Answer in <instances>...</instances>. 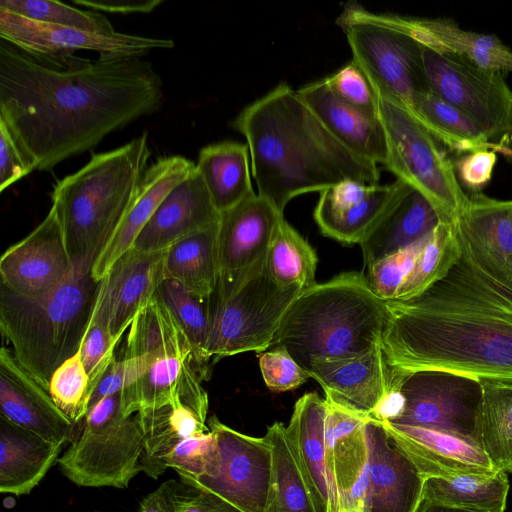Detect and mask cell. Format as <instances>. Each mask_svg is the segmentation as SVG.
Returning a JSON list of instances; mask_svg holds the SVG:
<instances>
[{"instance_id":"7c38bea8","label":"cell","mask_w":512,"mask_h":512,"mask_svg":"<svg viewBox=\"0 0 512 512\" xmlns=\"http://www.w3.org/2000/svg\"><path fill=\"white\" fill-rule=\"evenodd\" d=\"M147 352H155L149 371L122 390V411L126 416L181 402L206 421L208 394L193 347L176 319L156 329L149 338Z\"/></svg>"},{"instance_id":"74e56055","label":"cell","mask_w":512,"mask_h":512,"mask_svg":"<svg viewBox=\"0 0 512 512\" xmlns=\"http://www.w3.org/2000/svg\"><path fill=\"white\" fill-rule=\"evenodd\" d=\"M509 481L505 471L496 474L426 478L421 497L444 504L486 512H505Z\"/></svg>"},{"instance_id":"836d02e7","label":"cell","mask_w":512,"mask_h":512,"mask_svg":"<svg viewBox=\"0 0 512 512\" xmlns=\"http://www.w3.org/2000/svg\"><path fill=\"white\" fill-rule=\"evenodd\" d=\"M218 228L219 221L171 245L165 253V280L177 282L197 297L211 298L219 276Z\"/></svg>"},{"instance_id":"60d3db41","label":"cell","mask_w":512,"mask_h":512,"mask_svg":"<svg viewBox=\"0 0 512 512\" xmlns=\"http://www.w3.org/2000/svg\"><path fill=\"white\" fill-rule=\"evenodd\" d=\"M461 253L457 226L454 222H440L427 240L408 278L395 300L413 299L442 279Z\"/></svg>"},{"instance_id":"603a6c76","label":"cell","mask_w":512,"mask_h":512,"mask_svg":"<svg viewBox=\"0 0 512 512\" xmlns=\"http://www.w3.org/2000/svg\"><path fill=\"white\" fill-rule=\"evenodd\" d=\"M391 197L359 243L363 264L394 254L427 236L440 217L418 190L396 179Z\"/></svg>"},{"instance_id":"816d5d0a","label":"cell","mask_w":512,"mask_h":512,"mask_svg":"<svg viewBox=\"0 0 512 512\" xmlns=\"http://www.w3.org/2000/svg\"><path fill=\"white\" fill-rule=\"evenodd\" d=\"M38 169L36 160L19 144L0 120V192Z\"/></svg>"},{"instance_id":"3957f363","label":"cell","mask_w":512,"mask_h":512,"mask_svg":"<svg viewBox=\"0 0 512 512\" xmlns=\"http://www.w3.org/2000/svg\"><path fill=\"white\" fill-rule=\"evenodd\" d=\"M231 125L246 139L258 194L282 214L296 196L344 180L379 184L377 164L339 142L285 82L245 107Z\"/></svg>"},{"instance_id":"2e32d148","label":"cell","mask_w":512,"mask_h":512,"mask_svg":"<svg viewBox=\"0 0 512 512\" xmlns=\"http://www.w3.org/2000/svg\"><path fill=\"white\" fill-rule=\"evenodd\" d=\"M208 427L216 438L217 469L185 485L216 494L242 512H264L272 469L268 440L236 431L216 416L209 418Z\"/></svg>"},{"instance_id":"484cf974","label":"cell","mask_w":512,"mask_h":512,"mask_svg":"<svg viewBox=\"0 0 512 512\" xmlns=\"http://www.w3.org/2000/svg\"><path fill=\"white\" fill-rule=\"evenodd\" d=\"M195 170L196 163L180 155L159 158L147 167L131 209L91 268L94 280L99 282L112 265L133 247L165 197Z\"/></svg>"},{"instance_id":"7dc6e473","label":"cell","mask_w":512,"mask_h":512,"mask_svg":"<svg viewBox=\"0 0 512 512\" xmlns=\"http://www.w3.org/2000/svg\"><path fill=\"white\" fill-rule=\"evenodd\" d=\"M120 339L111 333L105 318L93 310L80 347L81 360L89 376L91 395L115 359L114 351Z\"/></svg>"},{"instance_id":"ffe728a7","label":"cell","mask_w":512,"mask_h":512,"mask_svg":"<svg viewBox=\"0 0 512 512\" xmlns=\"http://www.w3.org/2000/svg\"><path fill=\"white\" fill-rule=\"evenodd\" d=\"M380 423L424 479L490 476L499 471L484 450L469 439L424 427Z\"/></svg>"},{"instance_id":"db71d44e","label":"cell","mask_w":512,"mask_h":512,"mask_svg":"<svg viewBox=\"0 0 512 512\" xmlns=\"http://www.w3.org/2000/svg\"><path fill=\"white\" fill-rule=\"evenodd\" d=\"M181 486L178 512H242L223 498L195 487Z\"/></svg>"},{"instance_id":"5b68a950","label":"cell","mask_w":512,"mask_h":512,"mask_svg":"<svg viewBox=\"0 0 512 512\" xmlns=\"http://www.w3.org/2000/svg\"><path fill=\"white\" fill-rule=\"evenodd\" d=\"M151 156L148 135L92 154L51 193L74 269L91 270L131 209Z\"/></svg>"},{"instance_id":"d6a6232c","label":"cell","mask_w":512,"mask_h":512,"mask_svg":"<svg viewBox=\"0 0 512 512\" xmlns=\"http://www.w3.org/2000/svg\"><path fill=\"white\" fill-rule=\"evenodd\" d=\"M247 144L223 141L203 147L196 167L222 213L255 194Z\"/></svg>"},{"instance_id":"277c9868","label":"cell","mask_w":512,"mask_h":512,"mask_svg":"<svg viewBox=\"0 0 512 512\" xmlns=\"http://www.w3.org/2000/svg\"><path fill=\"white\" fill-rule=\"evenodd\" d=\"M387 302L361 272H344L303 290L270 347L281 346L309 373L313 363L363 355L381 344Z\"/></svg>"},{"instance_id":"cb8c5ba5","label":"cell","mask_w":512,"mask_h":512,"mask_svg":"<svg viewBox=\"0 0 512 512\" xmlns=\"http://www.w3.org/2000/svg\"><path fill=\"white\" fill-rule=\"evenodd\" d=\"M365 429L370 453L366 512H414L424 478L379 421L369 419Z\"/></svg>"},{"instance_id":"1f68e13d","label":"cell","mask_w":512,"mask_h":512,"mask_svg":"<svg viewBox=\"0 0 512 512\" xmlns=\"http://www.w3.org/2000/svg\"><path fill=\"white\" fill-rule=\"evenodd\" d=\"M63 446L0 418L1 493L28 495L58 462Z\"/></svg>"},{"instance_id":"5bb4252c","label":"cell","mask_w":512,"mask_h":512,"mask_svg":"<svg viewBox=\"0 0 512 512\" xmlns=\"http://www.w3.org/2000/svg\"><path fill=\"white\" fill-rule=\"evenodd\" d=\"M0 37L42 61L67 66L80 58L77 50L98 53L100 58H141L154 49H170L171 39L124 33L104 35L75 28L33 21L0 8Z\"/></svg>"},{"instance_id":"e575fe53","label":"cell","mask_w":512,"mask_h":512,"mask_svg":"<svg viewBox=\"0 0 512 512\" xmlns=\"http://www.w3.org/2000/svg\"><path fill=\"white\" fill-rule=\"evenodd\" d=\"M143 434L142 472L157 479L167 455L186 438L209 430L206 421L181 402L135 414Z\"/></svg>"},{"instance_id":"4dcf8cb0","label":"cell","mask_w":512,"mask_h":512,"mask_svg":"<svg viewBox=\"0 0 512 512\" xmlns=\"http://www.w3.org/2000/svg\"><path fill=\"white\" fill-rule=\"evenodd\" d=\"M456 222L491 269L512 284V200L471 193Z\"/></svg>"},{"instance_id":"6da1fadb","label":"cell","mask_w":512,"mask_h":512,"mask_svg":"<svg viewBox=\"0 0 512 512\" xmlns=\"http://www.w3.org/2000/svg\"><path fill=\"white\" fill-rule=\"evenodd\" d=\"M163 83L141 58H80L58 66L0 44V120L47 171L157 112Z\"/></svg>"},{"instance_id":"9a60e30c","label":"cell","mask_w":512,"mask_h":512,"mask_svg":"<svg viewBox=\"0 0 512 512\" xmlns=\"http://www.w3.org/2000/svg\"><path fill=\"white\" fill-rule=\"evenodd\" d=\"M283 216L258 193L220 213L214 299H228L265 268L274 230Z\"/></svg>"},{"instance_id":"83f0119b","label":"cell","mask_w":512,"mask_h":512,"mask_svg":"<svg viewBox=\"0 0 512 512\" xmlns=\"http://www.w3.org/2000/svg\"><path fill=\"white\" fill-rule=\"evenodd\" d=\"M394 183L344 180L319 192L314 219L323 235L359 244L392 195Z\"/></svg>"},{"instance_id":"9f6ffc18","label":"cell","mask_w":512,"mask_h":512,"mask_svg":"<svg viewBox=\"0 0 512 512\" xmlns=\"http://www.w3.org/2000/svg\"><path fill=\"white\" fill-rule=\"evenodd\" d=\"M75 4L95 10L109 13H150L158 7L162 0L147 1H116V0H74Z\"/></svg>"},{"instance_id":"91938a15","label":"cell","mask_w":512,"mask_h":512,"mask_svg":"<svg viewBox=\"0 0 512 512\" xmlns=\"http://www.w3.org/2000/svg\"><path fill=\"white\" fill-rule=\"evenodd\" d=\"M498 144L503 145L512 150V131Z\"/></svg>"},{"instance_id":"681fc988","label":"cell","mask_w":512,"mask_h":512,"mask_svg":"<svg viewBox=\"0 0 512 512\" xmlns=\"http://www.w3.org/2000/svg\"><path fill=\"white\" fill-rule=\"evenodd\" d=\"M156 357L155 352L135 357L116 358L104 372L100 382L93 391L88 410L101 399L120 392L142 378L151 368Z\"/></svg>"},{"instance_id":"52a82bcc","label":"cell","mask_w":512,"mask_h":512,"mask_svg":"<svg viewBox=\"0 0 512 512\" xmlns=\"http://www.w3.org/2000/svg\"><path fill=\"white\" fill-rule=\"evenodd\" d=\"M370 83V82H369ZM371 85V84H370ZM386 144V169L424 195L441 222H454L469 200L444 147L392 95L371 85Z\"/></svg>"},{"instance_id":"6f0895ef","label":"cell","mask_w":512,"mask_h":512,"mask_svg":"<svg viewBox=\"0 0 512 512\" xmlns=\"http://www.w3.org/2000/svg\"><path fill=\"white\" fill-rule=\"evenodd\" d=\"M414 512H486L444 504L421 497Z\"/></svg>"},{"instance_id":"d590c367","label":"cell","mask_w":512,"mask_h":512,"mask_svg":"<svg viewBox=\"0 0 512 512\" xmlns=\"http://www.w3.org/2000/svg\"><path fill=\"white\" fill-rule=\"evenodd\" d=\"M411 113L443 147L457 154L494 146L470 117L431 91L418 97Z\"/></svg>"},{"instance_id":"f1b7e54d","label":"cell","mask_w":512,"mask_h":512,"mask_svg":"<svg viewBox=\"0 0 512 512\" xmlns=\"http://www.w3.org/2000/svg\"><path fill=\"white\" fill-rule=\"evenodd\" d=\"M381 15L423 47L465 57L484 68L512 72V50L495 35L465 30L445 17Z\"/></svg>"},{"instance_id":"4316f807","label":"cell","mask_w":512,"mask_h":512,"mask_svg":"<svg viewBox=\"0 0 512 512\" xmlns=\"http://www.w3.org/2000/svg\"><path fill=\"white\" fill-rule=\"evenodd\" d=\"M325 399L315 392L305 393L285 426L296 465L309 490L317 512H340L325 462Z\"/></svg>"},{"instance_id":"f35d334b","label":"cell","mask_w":512,"mask_h":512,"mask_svg":"<svg viewBox=\"0 0 512 512\" xmlns=\"http://www.w3.org/2000/svg\"><path fill=\"white\" fill-rule=\"evenodd\" d=\"M479 445L494 465L512 473V386L481 381Z\"/></svg>"},{"instance_id":"c3c4849f","label":"cell","mask_w":512,"mask_h":512,"mask_svg":"<svg viewBox=\"0 0 512 512\" xmlns=\"http://www.w3.org/2000/svg\"><path fill=\"white\" fill-rule=\"evenodd\" d=\"M324 79L339 99L363 112L378 115L375 93L361 68L352 60Z\"/></svg>"},{"instance_id":"4fadbf2b","label":"cell","mask_w":512,"mask_h":512,"mask_svg":"<svg viewBox=\"0 0 512 512\" xmlns=\"http://www.w3.org/2000/svg\"><path fill=\"white\" fill-rule=\"evenodd\" d=\"M397 371L405 406L392 423L452 433L479 445L480 380L440 370Z\"/></svg>"},{"instance_id":"f5cc1de1","label":"cell","mask_w":512,"mask_h":512,"mask_svg":"<svg viewBox=\"0 0 512 512\" xmlns=\"http://www.w3.org/2000/svg\"><path fill=\"white\" fill-rule=\"evenodd\" d=\"M496 163L497 153L482 149L462 154L453 165L458 181L471 193H476L490 182Z\"/></svg>"},{"instance_id":"9c48e42d","label":"cell","mask_w":512,"mask_h":512,"mask_svg":"<svg viewBox=\"0 0 512 512\" xmlns=\"http://www.w3.org/2000/svg\"><path fill=\"white\" fill-rule=\"evenodd\" d=\"M336 24L346 36L357 64L368 81L402 102L410 111L429 92L422 51L411 36L387 22L381 13L348 1Z\"/></svg>"},{"instance_id":"11a10c76","label":"cell","mask_w":512,"mask_h":512,"mask_svg":"<svg viewBox=\"0 0 512 512\" xmlns=\"http://www.w3.org/2000/svg\"><path fill=\"white\" fill-rule=\"evenodd\" d=\"M181 486L173 479L163 482L142 499L139 512H178Z\"/></svg>"},{"instance_id":"ee69618b","label":"cell","mask_w":512,"mask_h":512,"mask_svg":"<svg viewBox=\"0 0 512 512\" xmlns=\"http://www.w3.org/2000/svg\"><path fill=\"white\" fill-rule=\"evenodd\" d=\"M48 391L57 407L75 426L83 421L91 390L80 349L54 371Z\"/></svg>"},{"instance_id":"30bf717a","label":"cell","mask_w":512,"mask_h":512,"mask_svg":"<svg viewBox=\"0 0 512 512\" xmlns=\"http://www.w3.org/2000/svg\"><path fill=\"white\" fill-rule=\"evenodd\" d=\"M303 290L281 287L266 266L224 301H210L206 344L209 365L239 353L269 348L290 305Z\"/></svg>"},{"instance_id":"680465c9","label":"cell","mask_w":512,"mask_h":512,"mask_svg":"<svg viewBox=\"0 0 512 512\" xmlns=\"http://www.w3.org/2000/svg\"><path fill=\"white\" fill-rule=\"evenodd\" d=\"M492 150H494L497 154L500 153V154H503L505 156H508L510 158H512V150H510L509 148L503 146V145H500L498 143H494V146L492 147Z\"/></svg>"},{"instance_id":"d4e9b609","label":"cell","mask_w":512,"mask_h":512,"mask_svg":"<svg viewBox=\"0 0 512 512\" xmlns=\"http://www.w3.org/2000/svg\"><path fill=\"white\" fill-rule=\"evenodd\" d=\"M220 219L208 189L196 170L165 197L136 238L133 247L143 252L167 250L177 241Z\"/></svg>"},{"instance_id":"ac0fdd59","label":"cell","mask_w":512,"mask_h":512,"mask_svg":"<svg viewBox=\"0 0 512 512\" xmlns=\"http://www.w3.org/2000/svg\"><path fill=\"white\" fill-rule=\"evenodd\" d=\"M326 405L325 462L339 510L366 512L370 453L365 425L370 418Z\"/></svg>"},{"instance_id":"ba28073f","label":"cell","mask_w":512,"mask_h":512,"mask_svg":"<svg viewBox=\"0 0 512 512\" xmlns=\"http://www.w3.org/2000/svg\"><path fill=\"white\" fill-rule=\"evenodd\" d=\"M143 434L135 414L122 411V393L92 406L58 459L62 474L81 487L126 488L142 472Z\"/></svg>"},{"instance_id":"7a4b0ae2","label":"cell","mask_w":512,"mask_h":512,"mask_svg":"<svg viewBox=\"0 0 512 512\" xmlns=\"http://www.w3.org/2000/svg\"><path fill=\"white\" fill-rule=\"evenodd\" d=\"M455 224L459 258L421 295L387 302L382 350L405 373L440 370L512 386V284Z\"/></svg>"},{"instance_id":"44dd1931","label":"cell","mask_w":512,"mask_h":512,"mask_svg":"<svg viewBox=\"0 0 512 512\" xmlns=\"http://www.w3.org/2000/svg\"><path fill=\"white\" fill-rule=\"evenodd\" d=\"M0 418L54 443L65 444L75 428L49 391L19 365L12 350L4 345L0 350Z\"/></svg>"},{"instance_id":"e0dca14e","label":"cell","mask_w":512,"mask_h":512,"mask_svg":"<svg viewBox=\"0 0 512 512\" xmlns=\"http://www.w3.org/2000/svg\"><path fill=\"white\" fill-rule=\"evenodd\" d=\"M62 226L55 207L25 238L0 258L1 284L25 297L48 294L73 272Z\"/></svg>"},{"instance_id":"bcb514c9","label":"cell","mask_w":512,"mask_h":512,"mask_svg":"<svg viewBox=\"0 0 512 512\" xmlns=\"http://www.w3.org/2000/svg\"><path fill=\"white\" fill-rule=\"evenodd\" d=\"M428 235L367 268L366 278L379 298L386 302L395 300L398 291L411 273Z\"/></svg>"},{"instance_id":"7402d4cb","label":"cell","mask_w":512,"mask_h":512,"mask_svg":"<svg viewBox=\"0 0 512 512\" xmlns=\"http://www.w3.org/2000/svg\"><path fill=\"white\" fill-rule=\"evenodd\" d=\"M309 374L323 388L328 403L371 419L389 390L392 367L380 344L360 356L317 361Z\"/></svg>"},{"instance_id":"b9f144b4","label":"cell","mask_w":512,"mask_h":512,"mask_svg":"<svg viewBox=\"0 0 512 512\" xmlns=\"http://www.w3.org/2000/svg\"><path fill=\"white\" fill-rule=\"evenodd\" d=\"M157 295L187 335L204 378L209 372L206 344L210 325V301L197 297L173 280H164Z\"/></svg>"},{"instance_id":"8992f818","label":"cell","mask_w":512,"mask_h":512,"mask_svg":"<svg viewBox=\"0 0 512 512\" xmlns=\"http://www.w3.org/2000/svg\"><path fill=\"white\" fill-rule=\"evenodd\" d=\"M98 286L87 269H74L61 286L38 297L1 284L2 335L19 365L46 390L54 371L79 351Z\"/></svg>"},{"instance_id":"f6af8a7d","label":"cell","mask_w":512,"mask_h":512,"mask_svg":"<svg viewBox=\"0 0 512 512\" xmlns=\"http://www.w3.org/2000/svg\"><path fill=\"white\" fill-rule=\"evenodd\" d=\"M217 465V443L215 435L210 429L180 442L163 462L164 469H174L184 484L212 476Z\"/></svg>"},{"instance_id":"f546056e","label":"cell","mask_w":512,"mask_h":512,"mask_svg":"<svg viewBox=\"0 0 512 512\" xmlns=\"http://www.w3.org/2000/svg\"><path fill=\"white\" fill-rule=\"evenodd\" d=\"M297 92L345 147L364 159L385 165L387 144L378 115L363 112L339 99L325 79L309 83Z\"/></svg>"},{"instance_id":"8d00e7d4","label":"cell","mask_w":512,"mask_h":512,"mask_svg":"<svg viewBox=\"0 0 512 512\" xmlns=\"http://www.w3.org/2000/svg\"><path fill=\"white\" fill-rule=\"evenodd\" d=\"M271 447V481L264 512H317L296 465L285 425L274 422L264 435Z\"/></svg>"},{"instance_id":"8fae6325","label":"cell","mask_w":512,"mask_h":512,"mask_svg":"<svg viewBox=\"0 0 512 512\" xmlns=\"http://www.w3.org/2000/svg\"><path fill=\"white\" fill-rule=\"evenodd\" d=\"M430 91L470 117L494 143L512 131V90L503 72L423 47Z\"/></svg>"},{"instance_id":"ab89813d","label":"cell","mask_w":512,"mask_h":512,"mask_svg":"<svg viewBox=\"0 0 512 512\" xmlns=\"http://www.w3.org/2000/svg\"><path fill=\"white\" fill-rule=\"evenodd\" d=\"M317 263L315 250L283 216L276 225L266 258L271 278L281 287L306 290L316 284Z\"/></svg>"},{"instance_id":"d6986e66","label":"cell","mask_w":512,"mask_h":512,"mask_svg":"<svg viewBox=\"0 0 512 512\" xmlns=\"http://www.w3.org/2000/svg\"><path fill=\"white\" fill-rule=\"evenodd\" d=\"M165 251L129 249L99 281L93 310L122 337L137 314L153 299L165 280Z\"/></svg>"},{"instance_id":"f907efd6","label":"cell","mask_w":512,"mask_h":512,"mask_svg":"<svg viewBox=\"0 0 512 512\" xmlns=\"http://www.w3.org/2000/svg\"><path fill=\"white\" fill-rule=\"evenodd\" d=\"M259 367L266 386L273 392L293 390L311 378L281 346L261 353Z\"/></svg>"},{"instance_id":"7bdbcfd3","label":"cell","mask_w":512,"mask_h":512,"mask_svg":"<svg viewBox=\"0 0 512 512\" xmlns=\"http://www.w3.org/2000/svg\"><path fill=\"white\" fill-rule=\"evenodd\" d=\"M0 8L27 19L51 25L65 26L97 34L116 33L111 22L101 13L80 10L59 1L1 0Z\"/></svg>"}]
</instances>
